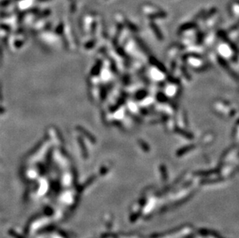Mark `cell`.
<instances>
[{"label": "cell", "mask_w": 239, "mask_h": 238, "mask_svg": "<svg viewBox=\"0 0 239 238\" xmlns=\"http://www.w3.org/2000/svg\"><path fill=\"white\" fill-rule=\"evenodd\" d=\"M149 60H150V62H151V63H152V64H153L154 66L157 67V68H158L159 70H160L161 71H162V72L166 71V68L164 67V65L162 64L160 62H159L158 60H157V59L155 58V57H151L150 59H149Z\"/></svg>", "instance_id": "cell-1"}, {"label": "cell", "mask_w": 239, "mask_h": 238, "mask_svg": "<svg viewBox=\"0 0 239 238\" xmlns=\"http://www.w3.org/2000/svg\"><path fill=\"white\" fill-rule=\"evenodd\" d=\"M150 26H151V28H152V30H153L154 33H155L156 36L158 38V40H162V38H163V36H162V33H161V31H160V30H159V27L153 23H151Z\"/></svg>", "instance_id": "cell-2"}, {"label": "cell", "mask_w": 239, "mask_h": 238, "mask_svg": "<svg viewBox=\"0 0 239 238\" xmlns=\"http://www.w3.org/2000/svg\"><path fill=\"white\" fill-rule=\"evenodd\" d=\"M176 132H177V133H179L180 135H183V136L186 137V138H193V135L192 134L189 133V132H185V131H184L183 129H180V128H176Z\"/></svg>", "instance_id": "cell-3"}, {"label": "cell", "mask_w": 239, "mask_h": 238, "mask_svg": "<svg viewBox=\"0 0 239 238\" xmlns=\"http://www.w3.org/2000/svg\"><path fill=\"white\" fill-rule=\"evenodd\" d=\"M194 27H196L195 24L193 23H188L184 24V25H183L182 26H181L180 28V31L183 32V31H184V30H190V29L194 28Z\"/></svg>", "instance_id": "cell-4"}, {"label": "cell", "mask_w": 239, "mask_h": 238, "mask_svg": "<svg viewBox=\"0 0 239 238\" xmlns=\"http://www.w3.org/2000/svg\"><path fill=\"white\" fill-rule=\"evenodd\" d=\"M146 95H147L146 91H138V93L136 94V95H135V98L140 100V99H143V97H146Z\"/></svg>", "instance_id": "cell-5"}, {"label": "cell", "mask_w": 239, "mask_h": 238, "mask_svg": "<svg viewBox=\"0 0 239 238\" xmlns=\"http://www.w3.org/2000/svg\"><path fill=\"white\" fill-rule=\"evenodd\" d=\"M192 148H194V145H188V146L185 147V148H183L182 149H181L180 151L179 152V153H180V154H182V153L186 152H187V151H189V150H190Z\"/></svg>", "instance_id": "cell-6"}, {"label": "cell", "mask_w": 239, "mask_h": 238, "mask_svg": "<svg viewBox=\"0 0 239 238\" xmlns=\"http://www.w3.org/2000/svg\"><path fill=\"white\" fill-rule=\"evenodd\" d=\"M166 16V14L164 13V12H159L157 15H152L150 16L151 19H155V18H159V17H165Z\"/></svg>", "instance_id": "cell-7"}, {"label": "cell", "mask_w": 239, "mask_h": 238, "mask_svg": "<svg viewBox=\"0 0 239 238\" xmlns=\"http://www.w3.org/2000/svg\"><path fill=\"white\" fill-rule=\"evenodd\" d=\"M157 97H158V100H159V101H161V102L166 101V99H167L166 97V96L162 93H159L158 96H157Z\"/></svg>", "instance_id": "cell-8"}, {"label": "cell", "mask_w": 239, "mask_h": 238, "mask_svg": "<svg viewBox=\"0 0 239 238\" xmlns=\"http://www.w3.org/2000/svg\"><path fill=\"white\" fill-rule=\"evenodd\" d=\"M127 24H128V26L132 30H133V31H137V30H138V28H137L135 25H133V23H130V22H128Z\"/></svg>", "instance_id": "cell-9"}]
</instances>
